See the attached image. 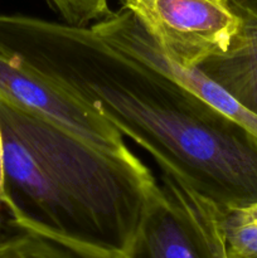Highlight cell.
I'll return each instance as SVG.
<instances>
[{"label": "cell", "mask_w": 257, "mask_h": 258, "mask_svg": "<svg viewBox=\"0 0 257 258\" xmlns=\"http://www.w3.org/2000/svg\"><path fill=\"white\" fill-rule=\"evenodd\" d=\"M0 54L100 116L221 209L257 203V136L91 27L0 14Z\"/></svg>", "instance_id": "obj_1"}, {"label": "cell", "mask_w": 257, "mask_h": 258, "mask_svg": "<svg viewBox=\"0 0 257 258\" xmlns=\"http://www.w3.org/2000/svg\"><path fill=\"white\" fill-rule=\"evenodd\" d=\"M7 208L90 258H122L159 183L131 151L100 150L0 100Z\"/></svg>", "instance_id": "obj_2"}, {"label": "cell", "mask_w": 257, "mask_h": 258, "mask_svg": "<svg viewBox=\"0 0 257 258\" xmlns=\"http://www.w3.org/2000/svg\"><path fill=\"white\" fill-rule=\"evenodd\" d=\"M122 258H226L222 209L161 173L158 191Z\"/></svg>", "instance_id": "obj_3"}, {"label": "cell", "mask_w": 257, "mask_h": 258, "mask_svg": "<svg viewBox=\"0 0 257 258\" xmlns=\"http://www.w3.org/2000/svg\"><path fill=\"white\" fill-rule=\"evenodd\" d=\"M166 59L193 70L227 49L239 19L228 0H123Z\"/></svg>", "instance_id": "obj_4"}, {"label": "cell", "mask_w": 257, "mask_h": 258, "mask_svg": "<svg viewBox=\"0 0 257 258\" xmlns=\"http://www.w3.org/2000/svg\"><path fill=\"white\" fill-rule=\"evenodd\" d=\"M0 100L68 131L100 150L128 154L123 135L58 91L0 54Z\"/></svg>", "instance_id": "obj_5"}, {"label": "cell", "mask_w": 257, "mask_h": 258, "mask_svg": "<svg viewBox=\"0 0 257 258\" xmlns=\"http://www.w3.org/2000/svg\"><path fill=\"white\" fill-rule=\"evenodd\" d=\"M91 28L107 42L170 72L176 80L198 93L217 110L233 118L257 136V116L242 107L226 91L202 75L197 68L184 70L166 59L158 44L127 8L122 7L117 12H112L105 19L91 25Z\"/></svg>", "instance_id": "obj_6"}, {"label": "cell", "mask_w": 257, "mask_h": 258, "mask_svg": "<svg viewBox=\"0 0 257 258\" xmlns=\"http://www.w3.org/2000/svg\"><path fill=\"white\" fill-rule=\"evenodd\" d=\"M228 2L238 29L224 52L204 59L197 70L257 116V0Z\"/></svg>", "instance_id": "obj_7"}, {"label": "cell", "mask_w": 257, "mask_h": 258, "mask_svg": "<svg viewBox=\"0 0 257 258\" xmlns=\"http://www.w3.org/2000/svg\"><path fill=\"white\" fill-rule=\"evenodd\" d=\"M0 258H90L59 239L42 233L0 207Z\"/></svg>", "instance_id": "obj_8"}, {"label": "cell", "mask_w": 257, "mask_h": 258, "mask_svg": "<svg viewBox=\"0 0 257 258\" xmlns=\"http://www.w3.org/2000/svg\"><path fill=\"white\" fill-rule=\"evenodd\" d=\"M226 258H257V221L242 208L222 209Z\"/></svg>", "instance_id": "obj_9"}, {"label": "cell", "mask_w": 257, "mask_h": 258, "mask_svg": "<svg viewBox=\"0 0 257 258\" xmlns=\"http://www.w3.org/2000/svg\"><path fill=\"white\" fill-rule=\"evenodd\" d=\"M60 17L80 19L100 14L108 8V0H48Z\"/></svg>", "instance_id": "obj_10"}, {"label": "cell", "mask_w": 257, "mask_h": 258, "mask_svg": "<svg viewBox=\"0 0 257 258\" xmlns=\"http://www.w3.org/2000/svg\"><path fill=\"white\" fill-rule=\"evenodd\" d=\"M5 194V173H4V141H3L2 126H0V207L7 206Z\"/></svg>", "instance_id": "obj_11"}, {"label": "cell", "mask_w": 257, "mask_h": 258, "mask_svg": "<svg viewBox=\"0 0 257 258\" xmlns=\"http://www.w3.org/2000/svg\"><path fill=\"white\" fill-rule=\"evenodd\" d=\"M242 209H243V212L249 217V218L257 221V203L252 204V206H249V207H244V208H242Z\"/></svg>", "instance_id": "obj_12"}]
</instances>
